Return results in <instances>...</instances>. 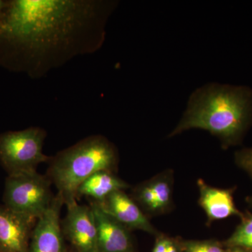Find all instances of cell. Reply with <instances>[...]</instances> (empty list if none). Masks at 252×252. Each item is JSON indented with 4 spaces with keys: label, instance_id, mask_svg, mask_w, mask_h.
Here are the masks:
<instances>
[{
    "label": "cell",
    "instance_id": "obj_1",
    "mask_svg": "<svg viewBox=\"0 0 252 252\" xmlns=\"http://www.w3.org/2000/svg\"><path fill=\"white\" fill-rule=\"evenodd\" d=\"M115 3L12 0L0 15V64L32 78L100 49Z\"/></svg>",
    "mask_w": 252,
    "mask_h": 252
},
{
    "label": "cell",
    "instance_id": "obj_2",
    "mask_svg": "<svg viewBox=\"0 0 252 252\" xmlns=\"http://www.w3.org/2000/svg\"><path fill=\"white\" fill-rule=\"evenodd\" d=\"M252 124V89L211 84L191 94L183 117L169 137L190 129H202L228 147L238 144Z\"/></svg>",
    "mask_w": 252,
    "mask_h": 252
},
{
    "label": "cell",
    "instance_id": "obj_3",
    "mask_svg": "<svg viewBox=\"0 0 252 252\" xmlns=\"http://www.w3.org/2000/svg\"><path fill=\"white\" fill-rule=\"evenodd\" d=\"M117 161L114 146L104 136L91 135L51 157L46 176L66 205L77 200L82 182L96 172L114 171Z\"/></svg>",
    "mask_w": 252,
    "mask_h": 252
},
{
    "label": "cell",
    "instance_id": "obj_4",
    "mask_svg": "<svg viewBox=\"0 0 252 252\" xmlns=\"http://www.w3.org/2000/svg\"><path fill=\"white\" fill-rule=\"evenodd\" d=\"M46 132L39 127L0 134V163L8 175L36 171L51 157L43 153Z\"/></svg>",
    "mask_w": 252,
    "mask_h": 252
},
{
    "label": "cell",
    "instance_id": "obj_5",
    "mask_svg": "<svg viewBox=\"0 0 252 252\" xmlns=\"http://www.w3.org/2000/svg\"><path fill=\"white\" fill-rule=\"evenodd\" d=\"M51 180L37 172L8 175L3 204L14 211L39 219L51 206L55 195Z\"/></svg>",
    "mask_w": 252,
    "mask_h": 252
},
{
    "label": "cell",
    "instance_id": "obj_6",
    "mask_svg": "<svg viewBox=\"0 0 252 252\" xmlns=\"http://www.w3.org/2000/svg\"><path fill=\"white\" fill-rule=\"evenodd\" d=\"M66 206L67 214L61 220L64 239L77 252H98L97 225L90 205L75 200Z\"/></svg>",
    "mask_w": 252,
    "mask_h": 252
},
{
    "label": "cell",
    "instance_id": "obj_7",
    "mask_svg": "<svg viewBox=\"0 0 252 252\" xmlns=\"http://www.w3.org/2000/svg\"><path fill=\"white\" fill-rule=\"evenodd\" d=\"M63 205V197L58 193L47 211L36 221L29 252H67L61 228V212Z\"/></svg>",
    "mask_w": 252,
    "mask_h": 252
},
{
    "label": "cell",
    "instance_id": "obj_8",
    "mask_svg": "<svg viewBox=\"0 0 252 252\" xmlns=\"http://www.w3.org/2000/svg\"><path fill=\"white\" fill-rule=\"evenodd\" d=\"M37 219L0 205V252H29Z\"/></svg>",
    "mask_w": 252,
    "mask_h": 252
},
{
    "label": "cell",
    "instance_id": "obj_9",
    "mask_svg": "<svg viewBox=\"0 0 252 252\" xmlns=\"http://www.w3.org/2000/svg\"><path fill=\"white\" fill-rule=\"evenodd\" d=\"M97 204L104 213L127 229L142 230L150 234H157V230L144 212L124 190L114 192Z\"/></svg>",
    "mask_w": 252,
    "mask_h": 252
},
{
    "label": "cell",
    "instance_id": "obj_10",
    "mask_svg": "<svg viewBox=\"0 0 252 252\" xmlns=\"http://www.w3.org/2000/svg\"><path fill=\"white\" fill-rule=\"evenodd\" d=\"M97 230L98 252H134L130 230L90 201Z\"/></svg>",
    "mask_w": 252,
    "mask_h": 252
},
{
    "label": "cell",
    "instance_id": "obj_11",
    "mask_svg": "<svg viewBox=\"0 0 252 252\" xmlns=\"http://www.w3.org/2000/svg\"><path fill=\"white\" fill-rule=\"evenodd\" d=\"M172 181L168 174L154 177L134 189L132 199L141 210L157 215L168 210L171 205Z\"/></svg>",
    "mask_w": 252,
    "mask_h": 252
},
{
    "label": "cell",
    "instance_id": "obj_12",
    "mask_svg": "<svg viewBox=\"0 0 252 252\" xmlns=\"http://www.w3.org/2000/svg\"><path fill=\"white\" fill-rule=\"evenodd\" d=\"M200 192L199 204L206 214L209 222L221 220L231 216L243 215L236 208L230 189L215 188L203 180L198 181Z\"/></svg>",
    "mask_w": 252,
    "mask_h": 252
},
{
    "label": "cell",
    "instance_id": "obj_13",
    "mask_svg": "<svg viewBox=\"0 0 252 252\" xmlns=\"http://www.w3.org/2000/svg\"><path fill=\"white\" fill-rule=\"evenodd\" d=\"M126 182L114 175L113 172L102 170L91 175L79 186L77 191V199L86 196L91 201L99 203L110 194L117 190L128 188Z\"/></svg>",
    "mask_w": 252,
    "mask_h": 252
},
{
    "label": "cell",
    "instance_id": "obj_14",
    "mask_svg": "<svg viewBox=\"0 0 252 252\" xmlns=\"http://www.w3.org/2000/svg\"><path fill=\"white\" fill-rule=\"evenodd\" d=\"M225 245L230 248L252 250V215L242 217L241 223L225 241Z\"/></svg>",
    "mask_w": 252,
    "mask_h": 252
},
{
    "label": "cell",
    "instance_id": "obj_15",
    "mask_svg": "<svg viewBox=\"0 0 252 252\" xmlns=\"http://www.w3.org/2000/svg\"><path fill=\"white\" fill-rule=\"evenodd\" d=\"M215 240L182 242V252H228Z\"/></svg>",
    "mask_w": 252,
    "mask_h": 252
},
{
    "label": "cell",
    "instance_id": "obj_16",
    "mask_svg": "<svg viewBox=\"0 0 252 252\" xmlns=\"http://www.w3.org/2000/svg\"><path fill=\"white\" fill-rule=\"evenodd\" d=\"M152 252H182V243L177 239L163 235H158Z\"/></svg>",
    "mask_w": 252,
    "mask_h": 252
},
{
    "label": "cell",
    "instance_id": "obj_17",
    "mask_svg": "<svg viewBox=\"0 0 252 252\" xmlns=\"http://www.w3.org/2000/svg\"><path fill=\"white\" fill-rule=\"evenodd\" d=\"M235 162L252 177V148L243 149L236 152Z\"/></svg>",
    "mask_w": 252,
    "mask_h": 252
},
{
    "label": "cell",
    "instance_id": "obj_18",
    "mask_svg": "<svg viewBox=\"0 0 252 252\" xmlns=\"http://www.w3.org/2000/svg\"><path fill=\"white\" fill-rule=\"evenodd\" d=\"M228 252H249V250H245V249L242 248H230L229 250H228Z\"/></svg>",
    "mask_w": 252,
    "mask_h": 252
},
{
    "label": "cell",
    "instance_id": "obj_19",
    "mask_svg": "<svg viewBox=\"0 0 252 252\" xmlns=\"http://www.w3.org/2000/svg\"><path fill=\"white\" fill-rule=\"evenodd\" d=\"M6 4V1H3V0H0V15L2 13L3 10H4L5 6Z\"/></svg>",
    "mask_w": 252,
    "mask_h": 252
},
{
    "label": "cell",
    "instance_id": "obj_20",
    "mask_svg": "<svg viewBox=\"0 0 252 252\" xmlns=\"http://www.w3.org/2000/svg\"><path fill=\"white\" fill-rule=\"evenodd\" d=\"M247 201H248L249 205H250V206L252 207V196L249 197L248 200H247Z\"/></svg>",
    "mask_w": 252,
    "mask_h": 252
},
{
    "label": "cell",
    "instance_id": "obj_21",
    "mask_svg": "<svg viewBox=\"0 0 252 252\" xmlns=\"http://www.w3.org/2000/svg\"><path fill=\"white\" fill-rule=\"evenodd\" d=\"M67 252H77L75 251V250H74V249H72V250H69V251H67Z\"/></svg>",
    "mask_w": 252,
    "mask_h": 252
}]
</instances>
